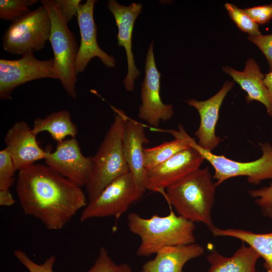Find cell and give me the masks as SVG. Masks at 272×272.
<instances>
[{
    "label": "cell",
    "instance_id": "9a60e30c",
    "mask_svg": "<svg viewBox=\"0 0 272 272\" xmlns=\"http://www.w3.org/2000/svg\"><path fill=\"white\" fill-rule=\"evenodd\" d=\"M4 140L5 148L18 171L45 158L46 151L39 146L32 127L24 120L14 123L7 131Z\"/></svg>",
    "mask_w": 272,
    "mask_h": 272
},
{
    "label": "cell",
    "instance_id": "8fae6325",
    "mask_svg": "<svg viewBox=\"0 0 272 272\" xmlns=\"http://www.w3.org/2000/svg\"><path fill=\"white\" fill-rule=\"evenodd\" d=\"M154 41L148 48L145 61V76L142 83L141 97L142 104L139 108L140 118L150 125L158 127L161 120H170L174 115L173 106L164 104L160 96V77L155 61Z\"/></svg>",
    "mask_w": 272,
    "mask_h": 272
},
{
    "label": "cell",
    "instance_id": "f1b7e54d",
    "mask_svg": "<svg viewBox=\"0 0 272 272\" xmlns=\"http://www.w3.org/2000/svg\"><path fill=\"white\" fill-rule=\"evenodd\" d=\"M249 195L256 198L255 202L260 208L262 214L272 219V180L269 186L249 190Z\"/></svg>",
    "mask_w": 272,
    "mask_h": 272
},
{
    "label": "cell",
    "instance_id": "d6a6232c",
    "mask_svg": "<svg viewBox=\"0 0 272 272\" xmlns=\"http://www.w3.org/2000/svg\"><path fill=\"white\" fill-rule=\"evenodd\" d=\"M16 201L10 189L0 190V206L9 207L14 205Z\"/></svg>",
    "mask_w": 272,
    "mask_h": 272
},
{
    "label": "cell",
    "instance_id": "836d02e7",
    "mask_svg": "<svg viewBox=\"0 0 272 272\" xmlns=\"http://www.w3.org/2000/svg\"><path fill=\"white\" fill-rule=\"evenodd\" d=\"M263 82L271 95H272V71L264 75Z\"/></svg>",
    "mask_w": 272,
    "mask_h": 272
},
{
    "label": "cell",
    "instance_id": "83f0119b",
    "mask_svg": "<svg viewBox=\"0 0 272 272\" xmlns=\"http://www.w3.org/2000/svg\"><path fill=\"white\" fill-rule=\"evenodd\" d=\"M14 254L18 261L29 272H54L53 267L56 261L54 255H50L42 264H38L32 260L28 255L21 249H16Z\"/></svg>",
    "mask_w": 272,
    "mask_h": 272
},
{
    "label": "cell",
    "instance_id": "f546056e",
    "mask_svg": "<svg viewBox=\"0 0 272 272\" xmlns=\"http://www.w3.org/2000/svg\"><path fill=\"white\" fill-rule=\"evenodd\" d=\"M248 38L263 53L268 62L270 72L272 71V34L249 36Z\"/></svg>",
    "mask_w": 272,
    "mask_h": 272
},
{
    "label": "cell",
    "instance_id": "8992f818",
    "mask_svg": "<svg viewBox=\"0 0 272 272\" xmlns=\"http://www.w3.org/2000/svg\"><path fill=\"white\" fill-rule=\"evenodd\" d=\"M40 2L47 10L51 20L49 41L53 52V59L58 80L67 95L75 99L77 79L74 63L79 49L76 38L53 1L42 0Z\"/></svg>",
    "mask_w": 272,
    "mask_h": 272
},
{
    "label": "cell",
    "instance_id": "484cf974",
    "mask_svg": "<svg viewBox=\"0 0 272 272\" xmlns=\"http://www.w3.org/2000/svg\"><path fill=\"white\" fill-rule=\"evenodd\" d=\"M86 272H132L126 263H116L104 247L99 250L98 256L92 266Z\"/></svg>",
    "mask_w": 272,
    "mask_h": 272
},
{
    "label": "cell",
    "instance_id": "7a4b0ae2",
    "mask_svg": "<svg viewBox=\"0 0 272 272\" xmlns=\"http://www.w3.org/2000/svg\"><path fill=\"white\" fill-rule=\"evenodd\" d=\"M127 221L129 230L141 238L137 250L139 256H149L167 246L195 243L194 223L177 216L172 210L166 216L154 215L148 219L131 212Z\"/></svg>",
    "mask_w": 272,
    "mask_h": 272
},
{
    "label": "cell",
    "instance_id": "4dcf8cb0",
    "mask_svg": "<svg viewBox=\"0 0 272 272\" xmlns=\"http://www.w3.org/2000/svg\"><path fill=\"white\" fill-rule=\"evenodd\" d=\"M243 10L258 24L266 23L272 18V3L270 5L256 6Z\"/></svg>",
    "mask_w": 272,
    "mask_h": 272
},
{
    "label": "cell",
    "instance_id": "e0dca14e",
    "mask_svg": "<svg viewBox=\"0 0 272 272\" xmlns=\"http://www.w3.org/2000/svg\"><path fill=\"white\" fill-rule=\"evenodd\" d=\"M149 142L144 125L127 117L122 139L123 153L129 172L139 185L145 190L146 169L144 146Z\"/></svg>",
    "mask_w": 272,
    "mask_h": 272
},
{
    "label": "cell",
    "instance_id": "44dd1931",
    "mask_svg": "<svg viewBox=\"0 0 272 272\" xmlns=\"http://www.w3.org/2000/svg\"><path fill=\"white\" fill-rule=\"evenodd\" d=\"M211 232L215 237H231L238 239L253 248L264 259L267 272H272V232L259 234L239 229H220L216 227Z\"/></svg>",
    "mask_w": 272,
    "mask_h": 272
},
{
    "label": "cell",
    "instance_id": "5b68a950",
    "mask_svg": "<svg viewBox=\"0 0 272 272\" xmlns=\"http://www.w3.org/2000/svg\"><path fill=\"white\" fill-rule=\"evenodd\" d=\"M178 130L168 131L175 138L182 139L196 149L209 162L214 169L213 178L216 180L217 186L228 179L238 176H246L249 183L255 185L265 179L272 180V145L269 143L260 144L262 154L258 159L247 162H239L202 149L186 132L181 124L178 125Z\"/></svg>",
    "mask_w": 272,
    "mask_h": 272
},
{
    "label": "cell",
    "instance_id": "52a82bcc",
    "mask_svg": "<svg viewBox=\"0 0 272 272\" xmlns=\"http://www.w3.org/2000/svg\"><path fill=\"white\" fill-rule=\"evenodd\" d=\"M51 30L48 12L42 5L12 22L3 36V48L14 55L39 51L49 40Z\"/></svg>",
    "mask_w": 272,
    "mask_h": 272
},
{
    "label": "cell",
    "instance_id": "ffe728a7",
    "mask_svg": "<svg viewBox=\"0 0 272 272\" xmlns=\"http://www.w3.org/2000/svg\"><path fill=\"white\" fill-rule=\"evenodd\" d=\"M259 257L253 248L246 246L244 242L230 257L224 256L214 250L207 258L210 264L207 272H260L255 267Z\"/></svg>",
    "mask_w": 272,
    "mask_h": 272
},
{
    "label": "cell",
    "instance_id": "ac0fdd59",
    "mask_svg": "<svg viewBox=\"0 0 272 272\" xmlns=\"http://www.w3.org/2000/svg\"><path fill=\"white\" fill-rule=\"evenodd\" d=\"M223 70L246 92L247 103L252 101L261 103L265 107L268 115L272 116V95L263 83L264 75L261 72L255 60L249 58L242 71H237L228 66H224Z\"/></svg>",
    "mask_w": 272,
    "mask_h": 272
},
{
    "label": "cell",
    "instance_id": "1f68e13d",
    "mask_svg": "<svg viewBox=\"0 0 272 272\" xmlns=\"http://www.w3.org/2000/svg\"><path fill=\"white\" fill-rule=\"evenodd\" d=\"M55 4L64 19L67 23L75 16L77 17L78 11L81 4V0H54Z\"/></svg>",
    "mask_w": 272,
    "mask_h": 272
},
{
    "label": "cell",
    "instance_id": "d4e9b609",
    "mask_svg": "<svg viewBox=\"0 0 272 272\" xmlns=\"http://www.w3.org/2000/svg\"><path fill=\"white\" fill-rule=\"evenodd\" d=\"M229 16L241 31L247 33L249 36L261 35L259 25L255 22L244 11L234 4L225 5Z\"/></svg>",
    "mask_w": 272,
    "mask_h": 272
},
{
    "label": "cell",
    "instance_id": "2e32d148",
    "mask_svg": "<svg viewBox=\"0 0 272 272\" xmlns=\"http://www.w3.org/2000/svg\"><path fill=\"white\" fill-rule=\"evenodd\" d=\"M233 85V82L227 81L218 93L206 100L198 101L195 99L185 100L199 114L200 124L194 135L198 139L197 144L203 149L212 151L220 142V138L215 133L219 110L224 98Z\"/></svg>",
    "mask_w": 272,
    "mask_h": 272
},
{
    "label": "cell",
    "instance_id": "d6986e66",
    "mask_svg": "<svg viewBox=\"0 0 272 272\" xmlns=\"http://www.w3.org/2000/svg\"><path fill=\"white\" fill-rule=\"evenodd\" d=\"M203 246L193 243L165 247L145 262L140 272H183L185 264L204 253Z\"/></svg>",
    "mask_w": 272,
    "mask_h": 272
},
{
    "label": "cell",
    "instance_id": "277c9868",
    "mask_svg": "<svg viewBox=\"0 0 272 272\" xmlns=\"http://www.w3.org/2000/svg\"><path fill=\"white\" fill-rule=\"evenodd\" d=\"M114 121L96 154L92 157V168L85 188L88 201L96 197L115 179L127 173L128 167L122 150V139L127 116L124 112L111 106Z\"/></svg>",
    "mask_w": 272,
    "mask_h": 272
},
{
    "label": "cell",
    "instance_id": "603a6c76",
    "mask_svg": "<svg viewBox=\"0 0 272 272\" xmlns=\"http://www.w3.org/2000/svg\"><path fill=\"white\" fill-rule=\"evenodd\" d=\"M190 146L184 140L175 138L174 140L149 148L144 151V165L146 171L166 161Z\"/></svg>",
    "mask_w": 272,
    "mask_h": 272
},
{
    "label": "cell",
    "instance_id": "4fadbf2b",
    "mask_svg": "<svg viewBox=\"0 0 272 272\" xmlns=\"http://www.w3.org/2000/svg\"><path fill=\"white\" fill-rule=\"evenodd\" d=\"M96 2L87 0L84 4H81L78 11L81 43L74 63L76 75L84 72L89 61L94 57H99L107 67H113L116 64L114 57L101 49L97 43V28L94 20V9Z\"/></svg>",
    "mask_w": 272,
    "mask_h": 272
},
{
    "label": "cell",
    "instance_id": "30bf717a",
    "mask_svg": "<svg viewBox=\"0 0 272 272\" xmlns=\"http://www.w3.org/2000/svg\"><path fill=\"white\" fill-rule=\"evenodd\" d=\"M204 160L202 155L190 146L166 161L147 170L145 188L164 195L166 188L199 169Z\"/></svg>",
    "mask_w": 272,
    "mask_h": 272
},
{
    "label": "cell",
    "instance_id": "9c48e42d",
    "mask_svg": "<svg viewBox=\"0 0 272 272\" xmlns=\"http://www.w3.org/2000/svg\"><path fill=\"white\" fill-rule=\"evenodd\" d=\"M28 53L18 59H0V99H11L16 87L42 78L58 79L53 58L41 60Z\"/></svg>",
    "mask_w": 272,
    "mask_h": 272
},
{
    "label": "cell",
    "instance_id": "cb8c5ba5",
    "mask_svg": "<svg viewBox=\"0 0 272 272\" xmlns=\"http://www.w3.org/2000/svg\"><path fill=\"white\" fill-rule=\"evenodd\" d=\"M37 2V0H1L0 18L14 22L30 12L29 7Z\"/></svg>",
    "mask_w": 272,
    "mask_h": 272
},
{
    "label": "cell",
    "instance_id": "7c38bea8",
    "mask_svg": "<svg viewBox=\"0 0 272 272\" xmlns=\"http://www.w3.org/2000/svg\"><path fill=\"white\" fill-rule=\"evenodd\" d=\"M45 164L80 187L85 186L92 168V157L84 156L76 138L57 143L53 152L45 151Z\"/></svg>",
    "mask_w": 272,
    "mask_h": 272
},
{
    "label": "cell",
    "instance_id": "4316f807",
    "mask_svg": "<svg viewBox=\"0 0 272 272\" xmlns=\"http://www.w3.org/2000/svg\"><path fill=\"white\" fill-rule=\"evenodd\" d=\"M18 171L6 148L0 151V190H9L15 181Z\"/></svg>",
    "mask_w": 272,
    "mask_h": 272
},
{
    "label": "cell",
    "instance_id": "6da1fadb",
    "mask_svg": "<svg viewBox=\"0 0 272 272\" xmlns=\"http://www.w3.org/2000/svg\"><path fill=\"white\" fill-rule=\"evenodd\" d=\"M16 191L24 213L50 230L63 228L88 202L81 187L41 164L18 171Z\"/></svg>",
    "mask_w": 272,
    "mask_h": 272
},
{
    "label": "cell",
    "instance_id": "ba28073f",
    "mask_svg": "<svg viewBox=\"0 0 272 272\" xmlns=\"http://www.w3.org/2000/svg\"><path fill=\"white\" fill-rule=\"evenodd\" d=\"M145 190L141 188L129 172L109 184L83 209L80 220L84 222L93 218L113 217L116 220L139 200Z\"/></svg>",
    "mask_w": 272,
    "mask_h": 272
},
{
    "label": "cell",
    "instance_id": "7402d4cb",
    "mask_svg": "<svg viewBox=\"0 0 272 272\" xmlns=\"http://www.w3.org/2000/svg\"><path fill=\"white\" fill-rule=\"evenodd\" d=\"M32 129L36 135L47 131L57 143L69 136L76 138L78 133L77 126L72 121L71 113L66 110L52 112L44 118H36L34 120Z\"/></svg>",
    "mask_w": 272,
    "mask_h": 272
},
{
    "label": "cell",
    "instance_id": "3957f363",
    "mask_svg": "<svg viewBox=\"0 0 272 272\" xmlns=\"http://www.w3.org/2000/svg\"><path fill=\"white\" fill-rule=\"evenodd\" d=\"M217 186L208 167L199 168L166 189L164 196L178 215L204 224L211 231Z\"/></svg>",
    "mask_w": 272,
    "mask_h": 272
},
{
    "label": "cell",
    "instance_id": "5bb4252c",
    "mask_svg": "<svg viewBox=\"0 0 272 272\" xmlns=\"http://www.w3.org/2000/svg\"><path fill=\"white\" fill-rule=\"evenodd\" d=\"M142 7L141 3H132L128 6H125L115 0H109L107 2V8L114 16L118 28V46L123 47L126 53L127 73L123 83L128 91H133L134 81L140 75L135 65L132 51V33Z\"/></svg>",
    "mask_w": 272,
    "mask_h": 272
}]
</instances>
